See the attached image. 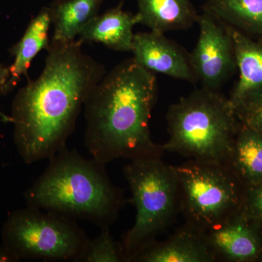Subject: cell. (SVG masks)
Wrapping results in <instances>:
<instances>
[{"label":"cell","mask_w":262,"mask_h":262,"mask_svg":"<svg viewBox=\"0 0 262 262\" xmlns=\"http://www.w3.org/2000/svg\"><path fill=\"white\" fill-rule=\"evenodd\" d=\"M80 41L51 40L42 73L19 90L10 121L24 163L49 160L67 146L91 90L106 67L84 53Z\"/></svg>","instance_id":"obj_1"},{"label":"cell","mask_w":262,"mask_h":262,"mask_svg":"<svg viewBox=\"0 0 262 262\" xmlns=\"http://www.w3.org/2000/svg\"><path fill=\"white\" fill-rule=\"evenodd\" d=\"M158 91L155 74L133 57L106 72L84 103V145L91 158L106 165L163 156V146L150 134Z\"/></svg>","instance_id":"obj_2"},{"label":"cell","mask_w":262,"mask_h":262,"mask_svg":"<svg viewBox=\"0 0 262 262\" xmlns=\"http://www.w3.org/2000/svg\"><path fill=\"white\" fill-rule=\"evenodd\" d=\"M48 160L42 175L24 192L27 206L110 227L127 200L112 182L106 165L67 146Z\"/></svg>","instance_id":"obj_3"},{"label":"cell","mask_w":262,"mask_h":262,"mask_svg":"<svg viewBox=\"0 0 262 262\" xmlns=\"http://www.w3.org/2000/svg\"><path fill=\"white\" fill-rule=\"evenodd\" d=\"M165 151L225 164L241 122L229 99L202 88L168 108Z\"/></svg>","instance_id":"obj_4"},{"label":"cell","mask_w":262,"mask_h":262,"mask_svg":"<svg viewBox=\"0 0 262 262\" xmlns=\"http://www.w3.org/2000/svg\"><path fill=\"white\" fill-rule=\"evenodd\" d=\"M123 173L135 206V223L122 237L127 262L134 253L170 227L180 213L177 172L162 157L130 160Z\"/></svg>","instance_id":"obj_5"},{"label":"cell","mask_w":262,"mask_h":262,"mask_svg":"<svg viewBox=\"0 0 262 262\" xmlns=\"http://www.w3.org/2000/svg\"><path fill=\"white\" fill-rule=\"evenodd\" d=\"M1 237L18 261L80 262L90 239L77 221L30 206L8 215Z\"/></svg>","instance_id":"obj_6"},{"label":"cell","mask_w":262,"mask_h":262,"mask_svg":"<svg viewBox=\"0 0 262 262\" xmlns=\"http://www.w3.org/2000/svg\"><path fill=\"white\" fill-rule=\"evenodd\" d=\"M174 168L186 223L206 232L241 209L244 184L225 164L189 160Z\"/></svg>","instance_id":"obj_7"},{"label":"cell","mask_w":262,"mask_h":262,"mask_svg":"<svg viewBox=\"0 0 262 262\" xmlns=\"http://www.w3.org/2000/svg\"><path fill=\"white\" fill-rule=\"evenodd\" d=\"M196 23L200 34L190 53L193 70L202 88L220 92L237 70L230 29L206 10L198 15Z\"/></svg>","instance_id":"obj_8"},{"label":"cell","mask_w":262,"mask_h":262,"mask_svg":"<svg viewBox=\"0 0 262 262\" xmlns=\"http://www.w3.org/2000/svg\"><path fill=\"white\" fill-rule=\"evenodd\" d=\"M205 234L216 261L262 262L261 225L241 209Z\"/></svg>","instance_id":"obj_9"},{"label":"cell","mask_w":262,"mask_h":262,"mask_svg":"<svg viewBox=\"0 0 262 262\" xmlns=\"http://www.w3.org/2000/svg\"><path fill=\"white\" fill-rule=\"evenodd\" d=\"M130 52L139 65L153 73L163 74L192 84L198 82L190 53L163 33H136Z\"/></svg>","instance_id":"obj_10"},{"label":"cell","mask_w":262,"mask_h":262,"mask_svg":"<svg viewBox=\"0 0 262 262\" xmlns=\"http://www.w3.org/2000/svg\"><path fill=\"white\" fill-rule=\"evenodd\" d=\"M129 262H216L203 231L185 223L164 241L139 248Z\"/></svg>","instance_id":"obj_11"},{"label":"cell","mask_w":262,"mask_h":262,"mask_svg":"<svg viewBox=\"0 0 262 262\" xmlns=\"http://www.w3.org/2000/svg\"><path fill=\"white\" fill-rule=\"evenodd\" d=\"M229 29L239 76L228 99L236 112L262 96V42Z\"/></svg>","instance_id":"obj_12"},{"label":"cell","mask_w":262,"mask_h":262,"mask_svg":"<svg viewBox=\"0 0 262 262\" xmlns=\"http://www.w3.org/2000/svg\"><path fill=\"white\" fill-rule=\"evenodd\" d=\"M123 3L95 17L79 35L81 43H101L110 50L130 52L134 40L133 29L140 24L139 15L125 11Z\"/></svg>","instance_id":"obj_13"},{"label":"cell","mask_w":262,"mask_h":262,"mask_svg":"<svg viewBox=\"0 0 262 262\" xmlns=\"http://www.w3.org/2000/svg\"><path fill=\"white\" fill-rule=\"evenodd\" d=\"M51 26L49 8H43L31 20L23 37L10 49L14 62L10 67V76L0 91L6 95L15 89L22 76L28 77V70L32 60L42 50L47 51L51 42L49 29Z\"/></svg>","instance_id":"obj_14"},{"label":"cell","mask_w":262,"mask_h":262,"mask_svg":"<svg viewBox=\"0 0 262 262\" xmlns=\"http://www.w3.org/2000/svg\"><path fill=\"white\" fill-rule=\"evenodd\" d=\"M137 4L140 24L163 34L189 29L199 15L189 0H137Z\"/></svg>","instance_id":"obj_15"},{"label":"cell","mask_w":262,"mask_h":262,"mask_svg":"<svg viewBox=\"0 0 262 262\" xmlns=\"http://www.w3.org/2000/svg\"><path fill=\"white\" fill-rule=\"evenodd\" d=\"M103 0H55L48 7L51 25V40H75L90 22L98 15Z\"/></svg>","instance_id":"obj_16"},{"label":"cell","mask_w":262,"mask_h":262,"mask_svg":"<svg viewBox=\"0 0 262 262\" xmlns=\"http://www.w3.org/2000/svg\"><path fill=\"white\" fill-rule=\"evenodd\" d=\"M227 165L244 186L262 181V134L241 123Z\"/></svg>","instance_id":"obj_17"},{"label":"cell","mask_w":262,"mask_h":262,"mask_svg":"<svg viewBox=\"0 0 262 262\" xmlns=\"http://www.w3.org/2000/svg\"><path fill=\"white\" fill-rule=\"evenodd\" d=\"M203 9L231 28L262 42V0H208Z\"/></svg>","instance_id":"obj_18"},{"label":"cell","mask_w":262,"mask_h":262,"mask_svg":"<svg viewBox=\"0 0 262 262\" xmlns=\"http://www.w3.org/2000/svg\"><path fill=\"white\" fill-rule=\"evenodd\" d=\"M80 262H127V258L122 243L115 241L110 227H104L89 239Z\"/></svg>","instance_id":"obj_19"},{"label":"cell","mask_w":262,"mask_h":262,"mask_svg":"<svg viewBox=\"0 0 262 262\" xmlns=\"http://www.w3.org/2000/svg\"><path fill=\"white\" fill-rule=\"evenodd\" d=\"M241 211L250 220L262 225V181L245 186Z\"/></svg>","instance_id":"obj_20"},{"label":"cell","mask_w":262,"mask_h":262,"mask_svg":"<svg viewBox=\"0 0 262 262\" xmlns=\"http://www.w3.org/2000/svg\"><path fill=\"white\" fill-rule=\"evenodd\" d=\"M242 125L262 134V96L235 112Z\"/></svg>","instance_id":"obj_21"},{"label":"cell","mask_w":262,"mask_h":262,"mask_svg":"<svg viewBox=\"0 0 262 262\" xmlns=\"http://www.w3.org/2000/svg\"><path fill=\"white\" fill-rule=\"evenodd\" d=\"M18 260L4 247L3 244H0V262H16Z\"/></svg>","instance_id":"obj_22"},{"label":"cell","mask_w":262,"mask_h":262,"mask_svg":"<svg viewBox=\"0 0 262 262\" xmlns=\"http://www.w3.org/2000/svg\"><path fill=\"white\" fill-rule=\"evenodd\" d=\"M10 76V67L0 64V91Z\"/></svg>","instance_id":"obj_23"},{"label":"cell","mask_w":262,"mask_h":262,"mask_svg":"<svg viewBox=\"0 0 262 262\" xmlns=\"http://www.w3.org/2000/svg\"><path fill=\"white\" fill-rule=\"evenodd\" d=\"M261 229H262V225H261Z\"/></svg>","instance_id":"obj_24"}]
</instances>
